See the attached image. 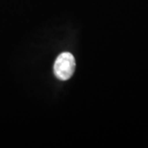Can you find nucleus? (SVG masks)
<instances>
[{"mask_svg": "<svg viewBox=\"0 0 148 148\" xmlns=\"http://www.w3.org/2000/svg\"><path fill=\"white\" fill-rule=\"evenodd\" d=\"M75 58L72 53L64 52L59 54L53 64V73L59 80L69 79L75 70Z\"/></svg>", "mask_w": 148, "mask_h": 148, "instance_id": "obj_1", "label": "nucleus"}]
</instances>
